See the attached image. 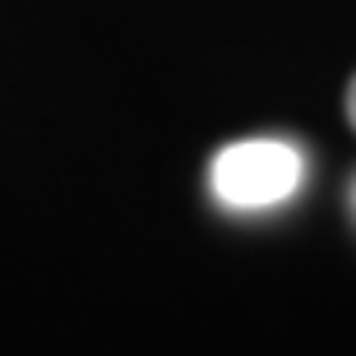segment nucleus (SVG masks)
Returning <instances> with one entry per match:
<instances>
[{
  "instance_id": "nucleus-2",
  "label": "nucleus",
  "mask_w": 356,
  "mask_h": 356,
  "mask_svg": "<svg viewBox=\"0 0 356 356\" xmlns=\"http://www.w3.org/2000/svg\"><path fill=\"white\" fill-rule=\"evenodd\" d=\"M347 120H352V125H356V79L347 83Z\"/></svg>"
},
{
  "instance_id": "nucleus-1",
  "label": "nucleus",
  "mask_w": 356,
  "mask_h": 356,
  "mask_svg": "<svg viewBox=\"0 0 356 356\" xmlns=\"http://www.w3.org/2000/svg\"><path fill=\"white\" fill-rule=\"evenodd\" d=\"M301 176H305V158L287 139H236L209 167L213 199L236 213L287 204L296 195Z\"/></svg>"
}]
</instances>
